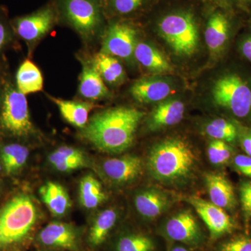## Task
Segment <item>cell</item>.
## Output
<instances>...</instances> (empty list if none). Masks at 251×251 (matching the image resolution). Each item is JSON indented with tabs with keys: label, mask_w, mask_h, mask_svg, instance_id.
I'll return each instance as SVG.
<instances>
[{
	"label": "cell",
	"mask_w": 251,
	"mask_h": 251,
	"mask_svg": "<svg viewBox=\"0 0 251 251\" xmlns=\"http://www.w3.org/2000/svg\"><path fill=\"white\" fill-rule=\"evenodd\" d=\"M49 161L57 171L66 173L83 168L86 163L82 162L70 161V160L60 159L55 157L49 156Z\"/></svg>",
	"instance_id": "cell-34"
},
{
	"label": "cell",
	"mask_w": 251,
	"mask_h": 251,
	"mask_svg": "<svg viewBox=\"0 0 251 251\" xmlns=\"http://www.w3.org/2000/svg\"><path fill=\"white\" fill-rule=\"evenodd\" d=\"M79 94L82 98L90 100H100L108 96V88L92 61L82 65Z\"/></svg>",
	"instance_id": "cell-16"
},
{
	"label": "cell",
	"mask_w": 251,
	"mask_h": 251,
	"mask_svg": "<svg viewBox=\"0 0 251 251\" xmlns=\"http://www.w3.org/2000/svg\"><path fill=\"white\" fill-rule=\"evenodd\" d=\"M158 31L175 53L189 56L198 45L197 25L193 15L188 12L172 13L162 18Z\"/></svg>",
	"instance_id": "cell-5"
},
{
	"label": "cell",
	"mask_w": 251,
	"mask_h": 251,
	"mask_svg": "<svg viewBox=\"0 0 251 251\" xmlns=\"http://www.w3.org/2000/svg\"><path fill=\"white\" fill-rule=\"evenodd\" d=\"M14 34L11 21H8L4 10L0 9V52L11 44Z\"/></svg>",
	"instance_id": "cell-32"
},
{
	"label": "cell",
	"mask_w": 251,
	"mask_h": 251,
	"mask_svg": "<svg viewBox=\"0 0 251 251\" xmlns=\"http://www.w3.org/2000/svg\"><path fill=\"white\" fill-rule=\"evenodd\" d=\"M185 105L179 100L162 102L154 108L149 120V128L156 130L179 124L184 117Z\"/></svg>",
	"instance_id": "cell-17"
},
{
	"label": "cell",
	"mask_w": 251,
	"mask_h": 251,
	"mask_svg": "<svg viewBox=\"0 0 251 251\" xmlns=\"http://www.w3.org/2000/svg\"><path fill=\"white\" fill-rule=\"evenodd\" d=\"M41 198L54 216H62L72 206L70 198L62 185L49 181L39 190Z\"/></svg>",
	"instance_id": "cell-20"
},
{
	"label": "cell",
	"mask_w": 251,
	"mask_h": 251,
	"mask_svg": "<svg viewBox=\"0 0 251 251\" xmlns=\"http://www.w3.org/2000/svg\"><path fill=\"white\" fill-rule=\"evenodd\" d=\"M240 199L246 215L251 216V181H246L241 185Z\"/></svg>",
	"instance_id": "cell-36"
},
{
	"label": "cell",
	"mask_w": 251,
	"mask_h": 251,
	"mask_svg": "<svg viewBox=\"0 0 251 251\" xmlns=\"http://www.w3.org/2000/svg\"><path fill=\"white\" fill-rule=\"evenodd\" d=\"M166 231L171 239L186 244H196L201 239L197 221L188 211L180 213L170 219Z\"/></svg>",
	"instance_id": "cell-14"
},
{
	"label": "cell",
	"mask_w": 251,
	"mask_h": 251,
	"mask_svg": "<svg viewBox=\"0 0 251 251\" xmlns=\"http://www.w3.org/2000/svg\"><path fill=\"white\" fill-rule=\"evenodd\" d=\"M79 194L81 204L88 209H95L106 199L101 184L92 175L80 180Z\"/></svg>",
	"instance_id": "cell-25"
},
{
	"label": "cell",
	"mask_w": 251,
	"mask_h": 251,
	"mask_svg": "<svg viewBox=\"0 0 251 251\" xmlns=\"http://www.w3.org/2000/svg\"><path fill=\"white\" fill-rule=\"evenodd\" d=\"M229 24L223 13L216 11L209 16L206 24L204 37L208 49L212 53H218L223 49L228 38Z\"/></svg>",
	"instance_id": "cell-18"
},
{
	"label": "cell",
	"mask_w": 251,
	"mask_h": 251,
	"mask_svg": "<svg viewBox=\"0 0 251 251\" xmlns=\"http://www.w3.org/2000/svg\"><path fill=\"white\" fill-rule=\"evenodd\" d=\"M92 62L104 82L117 85L125 80V69L117 57L100 52L94 57Z\"/></svg>",
	"instance_id": "cell-24"
},
{
	"label": "cell",
	"mask_w": 251,
	"mask_h": 251,
	"mask_svg": "<svg viewBox=\"0 0 251 251\" xmlns=\"http://www.w3.org/2000/svg\"><path fill=\"white\" fill-rule=\"evenodd\" d=\"M50 156L60 158V159L70 160V161H76L86 163L85 157L83 153L77 149L71 148V147H60L51 153Z\"/></svg>",
	"instance_id": "cell-33"
},
{
	"label": "cell",
	"mask_w": 251,
	"mask_h": 251,
	"mask_svg": "<svg viewBox=\"0 0 251 251\" xmlns=\"http://www.w3.org/2000/svg\"><path fill=\"white\" fill-rule=\"evenodd\" d=\"M173 92V87L165 79L157 77H143L135 81L130 87L133 99L143 103H155L164 100Z\"/></svg>",
	"instance_id": "cell-13"
},
{
	"label": "cell",
	"mask_w": 251,
	"mask_h": 251,
	"mask_svg": "<svg viewBox=\"0 0 251 251\" xmlns=\"http://www.w3.org/2000/svg\"><path fill=\"white\" fill-rule=\"evenodd\" d=\"M216 105L228 110L239 118L251 113V90L237 74H229L219 79L212 90Z\"/></svg>",
	"instance_id": "cell-6"
},
{
	"label": "cell",
	"mask_w": 251,
	"mask_h": 251,
	"mask_svg": "<svg viewBox=\"0 0 251 251\" xmlns=\"http://www.w3.org/2000/svg\"><path fill=\"white\" fill-rule=\"evenodd\" d=\"M55 16L50 6L44 8L11 21L15 34L28 44H32L46 35L53 26Z\"/></svg>",
	"instance_id": "cell-9"
},
{
	"label": "cell",
	"mask_w": 251,
	"mask_h": 251,
	"mask_svg": "<svg viewBox=\"0 0 251 251\" xmlns=\"http://www.w3.org/2000/svg\"><path fill=\"white\" fill-rule=\"evenodd\" d=\"M4 82L0 80V107H1V101H2L3 91H4Z\"/></svg>",
	"instance_id": "cell-40"
},
{
	"label": "cell",
	"mask_w": 251,
	"mask_h": 251,
	"mask_svg": "<svg viewBox=\"0 0 251 251\" xmlns=\"http://www.w3.org/2000/svg\"><path fill=\"white\" fill-rule=\"evenodd\" d=\"M39 219L29 196H14L0 209V251H14L29 242Z\"/></svg>",
	"instance_id": "cell-2"
},
{
	"label": "cell",
	"mask_w": 251,
	"mask_h": 251,
	"mask_svg": "<svg viewBox=\"0 0 251 251\" xmlns=\"http://www.w3.org/2000/svg\"><path fill=\"white\" fill-rule=\"evenodd\" d=\"M1 166H0V171H1Z\"/></svg>",
	"instance_id": "cell-42"
},
{
	"label": "cell",
	"mask_w": 251,
	"mask_h": 251,
	"mask_svg": "<svg viewBox=\"0 0 251 251\" xmlns=\"http://www.w3.org/2000/svg\"><path fill=\"white\" fill-rule=\"evenodd\" d=\"M220 251H251V239L239 237L224 243Z\"/></svg>",
	"instance_id": "cell-35"
},
{
	"label": "cell",
	"mask_w": 251,
	"mask_h": 251,
	"mask_svg": "<svg viewBox=\"0 0 251 251\" xmlns=\"http://www.w3.org/2000/svg\"><path fill=\"white\" fill-rule=\"evenodd\" d=\"M136 29L125 23H112L104 35L100 52L128 59L134 54L137 44Z\"/></svg>",
	"instance_id": "cell-8"
},
{
	"label": "cell",
	"mask_w": 251,
	"mask_h": 251,
	"mask_svg": "<svg viewBox=\"0 0 251 251\" xmlns=\"http://www.w3.org/2000/svg\"><path fill=\"white\" fill-rule=\"evenodd\" d=\"M242 146L247 156L251 157V131L243 137Z\"/></svg>",
	"instance_id": "cell-38"
},
{
	"label": "cell",
	"mask_w": 251,
	"mask_h": 251,
	"mask_svg": "<svg viewBox=\"0 0 251 251\" xmlns=\"http://www.w3.org/2000/svg\"><path fill=\"white\" fill-rule=\"evenodd\" d=\"M234 164L239 173L251 179V157L247 155H237L234 158Z\"/></svg>",
	"instance_id": "cell-37"
},
{
	"label": "cell",
	"mask_w": 251,
	"mask_h": 251,
	"mask_svg": "<svg viewBox=\"0 0 251 251\" xmlns=\"http://www.w3.org/2000/svg\"><path fill=\"white\" fill-rule=\"evenodd\" d=\"M231 154V149L226 142L214 140L209 144L208 148V156L212 164H224L228 161Z\"/></svg>",
	"instance_id": "cell-30"
},
{
	"label": "cell",
	"mask_w": 251,
	"mask_h": 251,
	"mask_svg": "<svg viewBox=\"0 0 251 251\" xmlns=\"http://www.w3.org/2000/svg\"><path fill=\"white\" fill-rule=\"evenodd\" d=\"M188 201L207 226L211 237L216 239L232 232L233 221L224 209L195 196L190 198Z\"/></svg>",
	"instance_id": "cell-10"
},
{
	"label": "cell",
	"mask_w": 251,
	"mask_h": 251,
	"mask_svg": "<svg viewBox=\"0 0 251 251\" xmlns=\"http://www.w3.org/2000/svg\"><path fill=\"white\" fill-rule=\"evenodd\" d=\"M98 1H99V0H98Z\"/></svg>",
	"instance_id": "cell-43"
},
{
	"label": "cell",
	"mask_w": 251,
	"mask_h": 251,
	"mask_svg": "<svg viewBox=\"0 0 251 251\" xmlns=\"http://www.w3.org/2000/svg\"><path fill=\"white\" fill-rule=\"evenodd\" d=\"M0 108V128L4 133L18 138L34 134L26 96L9 80L5 81Z\"/></svg>",
	"instance_id": "cell-4"
},
{
	"label": "cell",
	"mask_w": 251,
	"mask_h": 251,
	"mask_svg": "<svg viewBox=\"0 0 251 251\" xmlns=\"http://www.w3.org/2000/svg\"><path fill=\"white\" fill-rule=\"evenodd\" d=\"M16 80L18 90L25 96L40 92L44 87L41 71L29 59L25 60L18 68Z\"/></svg>",
	"instance_id": "cell-22"
},
{
	"label": "cell",
	"mask_w": 251,
	"mask_h": 251,
	"mask_svg": "<svg viewBox=\"0 0 251 251\" xmlns=\"http://www.w3.org/2000/svg\"><path fill=\"white\" fill-rule=\"evenodd\" d=\"M63 16L83 39L90 40L102 24L98 0H59Z\"/></svg>",
	"instance_id": "cell-7"
},
{
	"label": "cell",
	"mask_w": 251,
	"mask_h": 251,
	"mask_svg": "<svg viewBox=\"0 0 251 251\" xmlns=\"http://www.w3.org/2000/svg\"><path fill=\"white\" fill-rule=\"evenodd\" d=\"M29 157L27 147L19 143H10L1 150V159L7 175L18 173L25 165Z\"/></svg>",
	"instance_id": "cell-27"
},
{
	"label": "cell",
	"mask_w": 251,
	"mask_h": 251,
	"mask_svg": "<svg viewBox=\"0 0 251 251\" xmlns=\"http://www.w3.org/2000/svg\"><path fill=\"white\" fill-rule=\"evenodd\" d=\"M117 219L116 211L112 209H105L97 216L89 232L88 240L92 247L103 244L115 226Z\"/></svg>",
	"instance_id": "cell-26"
},
{
	"label": "cell",
	"mask_w": 251,
	"mask_h": 251,
	"mask_svg": "<svg viewBox=\"0 0 251 251\" xmlns=\"http://www.w3.org/2000/svg\"><path fill=\"white\" fill-rule=\"evenodd\" d=\"M145 0H106L105 8L115 15H128L140 9Z\"/></svg>",
	"instance_id": "cell-31"
},
{
	"label": "cell",
	"mask_w": 251,
	"mask_h": 251,
	"mask_svg": "<svg viewBox=\"0 0 251 251\" xmlns=\"http://www.w3.org/2000/svg\"><path fill=\"white\" fill-rule=\"evenodd\" d=\"M153 242L141 234H129L120 238L117 244V251H152Z\"/></svg>",
	"instance_id": "cell-29"
},
{
	"label": "cell",
	"mask_w": 251,
	"mask_h": 251,
	"mask_svg": "<svg viewBox=\"0 0 251 251\" xmlns=\"http://www.w3.org/2000/svg\"><path fill=\"white\" fill-rule=\"evenodd\" d=\"M207 135L214 140L232 143L237 138V130L235 126L224 119H216L205 127Z\"/></svg>",
	"instance_id": "cell-28"
},
{
	"label": "cell",
	"mask_w": 251,
	"mask_h": 251,
	"mask_svg": "<svg viewBox=\"0 0 251 251\" xmlns=\"http://www.w3.org/2000/svg\"><path fill=\"white\" fill-rule=\"evenodd\" d=\"M166 195L156 190L141 191L135 196V205L140 214L148 219L161 215L168 206Z\"/></svg>",
	"instance_id": "cell-21"
},
{
	"label": "cell",
	"mask_w": 251,
	"mask_h": 251,
	"mask_svg": "<svg viewBox=\"0 0 251 251\" xmlns=\"http://www.w3.org/2000/svg\"><path fill=\"white\" fill-rule=\"evenodd\" d=\"M205 181L213 204L224 209H233L236 204L235 194L233 186L227 178L217 173H208Z\"/></svg>",
	"instance_id": "cell-15"
},
{
	"label": "cell",
	"mask_w": 251,
	"mask_h": 251,
	"mask_svg": "<svg viewBox=\"0 0 251 251\" xmlns=\"http://www.w3.org/2000/svg\"><path fill=\"white\" fill-rule=\"evenodd\" d=\"M196 156L191 147L180 139H168L153 146L149 154V171L155 179L174 182L191 174Z\"/></svg>",
	"instance_id": "cell-3"
},
{
	"label": "cell",
	"mask_w": 251,
	"mask_h": 251,
	"mask_svg": "<svg viewBox=\"0 0 251 251\" xmlns=\"http://www.w3.org/2000/svg\"><path fill=\"white\" fill-rule=\"evenodd\" d=\"M37 240L46 247L70 251L78 250L76 229L67 223L55 221L47 225L38 234Z\"/></svg>",
	"instance_id": "cell-11"
},
{
	"label": "cell",
	"mask_w": 251,
	"mask_h": 251,
	"mask_svg": "<svg viewBox=\"0 0 251 251\" xmlns=\"http://www.w3.org/2000/svg\"><path fill=\"white\" fill-rule=\"evenodd\" d=\"M49 98L58 107L61 115L66 121L80 128H84L87 126L89 122V114L95 108V105L91 102L64 100L50 96Z\"/></svg>",
	"instance_id": "cell-19"
},
{
	"label": "cell",
	"mask_w": 251,
	"mask_h": 251,
	"mask_svg": "<svg viewBox=\"0 0 251 251\" xmlns=\"http://www.w3.org/2000/svg\"><path fill=\"white\" fill-rule=\"evenodd\" d=\"M135 59L144 67L156 73L169 72V62L160 51L145 42L137 44L134 51Z\"/></svg>",
	"instance_id": "cell-23"
},
{
	"label": "cell",
	"mask_w": 251,
	"mask_h": 251,
	"mask_svg": "<svg viewBox=\"0 0 251 251\" xmlns=\"http://www.w3.org/2000/svg\"><path fill=\"white\" fill-rule=\"evenodd\" d=\"M242 51L244 55L251 62V36L243 42Z\"/></svg>",
	"instance_id": "cell-39"
},
{
	"label": "cell",
	"mask_w": 251,
	"mask_h": 251,
	"mask_svg": "<svg viewBox=\"0 0 251 251\" xmlns=\"http://www.w3.org/2000/svg\"><path fill=\"white\" fill-rule=\"evenodd\" d=\"M143 162L136 156L110 158L104 161L103 171L109 179L117 184H125L136 179L142 173Z\"/></svg>",
	"instance_id": "cell-12"
},
{
	"label": "cell",
	"mask_w": 251,
	"mask_h": 251,
	"mask_svg": "<svg viewBox=\"0 0 251 251\" xmlns=\"http://www.w3.org/2000/svg\"><path fill=\"white\" fill-rule=\"evenodd\" d=\"M171 251H188L187 249L182 247H176L173 249Z\"/></svg>",
	"instance_id": "cell-41"
},
{
	"label": "cell",
	"mask_w": 251,
	"mask_h": 251,
	"mask_svg": "<svg viewBox=\"0 0 251 251\" xmlns=\"http://www.w3.org/2000/svg\"><path fill=\"white\" fill-rule=\"evenodd\" d=\"M144 112L132 108L109 109L89 120L83 128L85 139L100 151L120 153L130 148Z\"/></svg>",
	"instance_id": "cell-1"
}]
</instances>
